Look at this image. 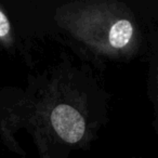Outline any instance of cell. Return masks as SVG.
Masks as SVG:
<instances>
[{
  "label": "cell",
  "mask_w": 158,
  "mask_h": 158,
  "mask_svg": "<svg viewBox=\"0 0 158 158\" xmlns=\"http://www.w3.org/2000/svg\"><path fill=\"white\" fill-rule=\"evenodd\" d=\"M151 87H152V101H153L156 118H157L158 121V65L152 72Z\"/></svg>",
  "instance_id": "obj_4"
},
{
  "label": "cell",
  "mask_w": 158,
  "mask_h": 158,
  "mask_svg": "<svg viewBox=\"0 0 158 158\" xmlns=\"http://www.w3.org/2000/svg\"><path fill=\"white\" fill-rule=\"evenodd\" d=\"M40 19L46 37L97 69L110 62L131 61L142 50L138 15L120 0L42 1Z\"/></svg>",
  "instance_id": "obj_2"
},
{
  "label": "cell",
  "mask_w": 158,
  "mask_h": 158,
  "mask_svg": "<svg viewBox=\"0 0 158 158\" xmlns=\"http://www.w3.org/2000/svg\"><path fill=\"white\" fill-rule=\"evenodd\" d=\"M26 2L0 1V53L35 65L36 41L40 39Z\"/></svg>",
  "instance_id": "obj_3"
},
{
  "label": "cell",
  "mask_w": 158,
  "mask_h": 158,
  "mask_svg": "<svg viewBox=\"0 0 158 158\" xmlns=\"http://www.w3.org/2000/svg\"><path fill=\"white\" fill-rule=\"evenodd\" d=\"M110 98L92 66L63 52L54 64L28 75L24 86L0 88V142L26 158L19 143L24 133L37 158H73L98 140Z\"/></svg>",
  "instance_id": "obj_1"
}]
</instances>
